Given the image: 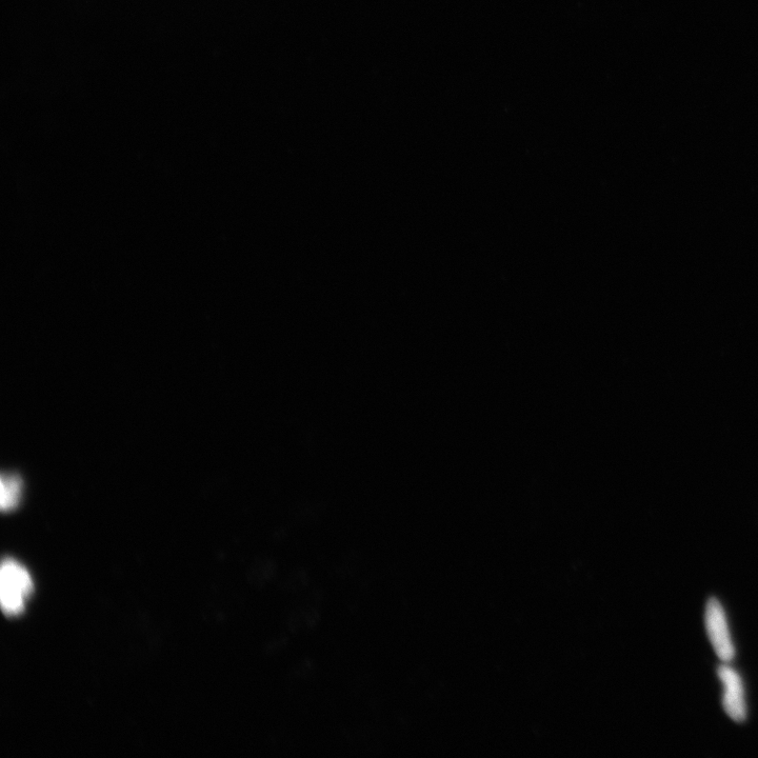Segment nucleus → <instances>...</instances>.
Returning <instances> with one entry per match:
<instances>
[{
    "label": "nucleus",
    "instance_id": "obj_1",
    "mask_svg": "<svg viewBox=\"0 0 758 758\" xmlns=\"http://www.w3.org/2000/svg\"><path fill=\"white\" fill-rule=\"evenodd\" d=\"M32 592L33 582L29 572L8 558L0 573V600L4 612L10 616L21 614Z\"/></svg>",
    "mask_w": 758,
    "mask_h": 758
},
{
    "label": "nucleus",
    "instance_id": "obj_2",
    "mask_svg": "<svg viewBox=\"0 0 758 758\" xmlns=\"http://www.w3.org/2000/svg\"><path fill=\"white\" fill-rule=\"evenodd\" d=\"M705 624L710 643L720 660L730 663L735 657V648L723 606L711 598L706 607Z\"/></svg>",
    "mask_w": 758,
    "mask_h": 758
},
{
    "label": "nucleus",
    "instance_id": "obj_3",
    "mask_svg": "<svg viewBox=\"0 0 758 758\" xmlns=\"http://www.w3.org/2000/svg\"><path fill=\"white\" fill-rule=\"evenodd\" d=\"M717 674L724 686L723 706L726 713L736 723L745 722L747 705L741 676L727 665L718 668Z\"/></svg>",
    "mask_w": 758,
    "mask_h": 758
},
{
    "label": "nucleus",
    "instance_id": "obj_4",
    "mask_svg": "<svg viewBox=\"0 0 758 758\" xmlns=\"http://www.w3.org/2000/svg\"><path fill=\"white\" fill-rule=\"evenodd\" d=\"M22 481L17 475L4 474L2 476V498L0 506L4 512L15 509L22 497Z\"/></svg>",
    "mask_w": 758,
    "mask_h": 758
}]
</instances>
